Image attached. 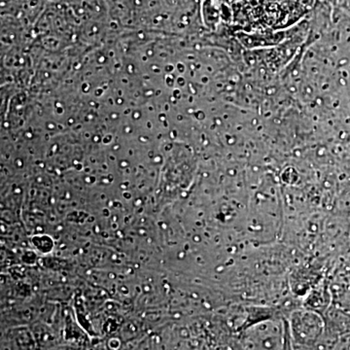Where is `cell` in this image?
I'll return each instance as SVG.
<instances>
[{
	"label": "cell",
	"mask_w": 350,
	"mask_h": 350,
	"mask_svg": "<svg viewBox=\"0 0 350 350\" xmlns=\"http://www.w3.org/2000/svg\"><path fill=\"white\" fill-rule=\"evenodd\" d=\"M324 322L317 313L305 310L292 314V337L300 345L314 344L323 333Z\"/></svg>",
	"instance_id": "1"
}]
</instances>
